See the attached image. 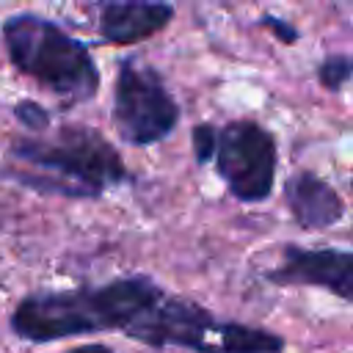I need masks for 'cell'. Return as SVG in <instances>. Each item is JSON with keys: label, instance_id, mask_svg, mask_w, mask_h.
Listing matches in <instances>:
<instances>
[{"label": "cell", "instance_id": "obj_1", "mask_svg": "<svg viewBox=\"0 0 353 353\" xmlns=\"http://www.w3.org/2000/svg\"><path fill=\"white\" fill-rule=\"evenodd\" d=\"M163 298V290L152 279L130 276L102 287L30 295L14 309L11 325L30 342H52L108 328L127 331Z\"/></svg>", "mask_w": 353, "mask_h": 353}, {"label": "cell", "instance_id": "obj_2", "mask_svg": "<svg viewBox=\"0 0 353 353\" xmlns=\"http://www.w3.org/2000/svg\"><path fill=\"white\" fill-rule=\"evenodd\" d=\"M11 154L25 163L19 182L66 196H97L127 179L119 152L94 130L61 127L52 138L14 141Z\"/></svg>", "mask_w": 353, "mask_h": 353}, {"label": "cell", "instance_id": "obj_3", "mask_svg": "<svg viewBox=\"0 0 353 353\" xmlns=\"http://www.w3.org/2000/svg\"><path fill=\"white\" fill-rule=\"evenodd\" d=\"M3 41L11 63L39 80L63 102H85L99 88V72L88 50L66 36L58 25L36 17L17 14L3 25Z\"/></svg>", "mask_w": 353, "mask_h": 353}, {"label": "cell", "instance_id": "obj_4", "mask_svg": "<svg viewBox=\"0 0 353 353\" xmlns=\"http://www.w3.org/2000/svg\"><path fill=\"white\" fill-rule=\"evenodd\" d=\"M124 334L146 345H179L199 353H281L284 347L270 331L221 323L182 298H163Z\"/></svg>", "mask_w": 353, "mask_h": 353}, {"label": "cell", "instance_id": "obj_5", "mask_svg": "<svg viewBox=\"0 0 353 353\" xmlns=\"http://www.w3.org/2000/svg\"><path fill=\"white\" fill-rule=\"evenodd\" d=\"M113 119L124 141L149 146L171 135L179 119V108L154 69L138 61H124L116 77Z\"/></svg>", "mask_w": 353, "mask_h": 353}, {"label": "cell", "instance_id": "obj_6", "mask_svg": "<svg viewBox=\"0 0 353 353\" xmlns=\"http://www.w3.org/2000/svg\"><path fill=\"white\" fill-rule=\"evenodd\" d=\"M215 168L232 196L240 201H262L276 179V141L256 121H232L218 130Z\"/></svg>", "mask_w": 353, "mask_h": 353}, {"label": "cell", "instance_id": "obj_7", "mask_svg": "<svg viewBox=\"0 0 353 353\" xmlns=\"http://www.w3.org/2000/svg\"><path fill=\"white\" fill-rule=\"evenodd\" d=\"M276 284H312L353 301V251L342 248H298L287 245L284 259L270 270Z\"/></svg>", "mask_w": 353, "mask_h": 353}, {"label": "cell", "instance_id": "obj_8", "mask_svg": "<svg viewBox=\"0 0 353 353\" xmlns=\"http://www.w3.org/2000/svg\"><path fill=\"white\" fill-rule=\"evenodd\" d=\"M174 8L163 0H108L99 11V33L110 44H135L163 30Z\"/></svg>", "mask_w": 353, "mask_h": 353}, {"label": "cell", "instance_id": "obj_9", "mask_svg": "<svg viewBox=\"0 0 353 353\" xmlns=\"http://www.w3.org/2000/svg\"><path fill=\"white\" fill-rule=\"evenodd\" d=\"M284 199L303 229H325L345 215V204L336 196V190L306 171L287 179Z\"/></svg>", "mask_w": 353, "mask_h": 353}, {"label": "cell", "instance_id": "obj_10", "mask_svg": "<svg viewBox=\"0 0 353 353\" xmlns=\"http://www.w3.org/2000/svg\"><path fill=\"white\" fill-rule=\"evenodd\" d=\"M317 77L331 91L342 88L353 77V58L350 55H331V58H325L320 63V69H317Z\"/></svg>", "mask_w": 353, "mask_h": 353}, {"label": "cell", "instance_id": "obj_11", "mask_svg": "<svg viewBox=\"0 0 353 353\" xmlns=\"http://www.w3.org/2000/svg\"><path fill=\"white\" fill-rule=\"evenodd\" d=\"M215 146H218V130L210 124H199L193 130V154L199 163H207L215 157Z\"/></svg>", "mask_w": 353, "mask_h": 353}, {"label": "cell", "instance_id": "obj_12", "mask_svg": "<svg viewBox=\"0 0 353 353\" xmlns=\"http://www.w3.org/2000/svg\"><path fill=\"white\" fill-rule=\"evenodd\" d=\"M30 130H44L47 124H50V116H47V110L44 108H39V105H33V102H22V105H17V110H14Z\"/></svg>", "mask_w": 353, "mask_h": 353}, {"label": "cell", "instance_id": "obj_13", "mask_svg": "<svg viewBox=\"0 0 353 353\" xmlns=\"http://www.w3.org/2000/svg\"><path fill=\"white\" fill-rule=\"evenodd\" d=\"M262 25H268L270 30H276V36H279V39H284V41H295V39H298V33H295V28H290V25H284L281 19H273V17H265V19H262Z\"/></svg>", "mask_w": 353, "mask_h": 353}, {"label": "cell", "instance_id": "obj_14", "mask_svg": "<svg viewBox=\"0 0 353 353\" xmlns=\"http://www.w3.org/2000/svg\"><path fill=\"white\" fill-rule=\"evenodd\" d=\"M69 353H113V350L108 345H80V347H74Z\"/></svg>", "mask_w": 353, "mask_h": 353}]
</instances>
